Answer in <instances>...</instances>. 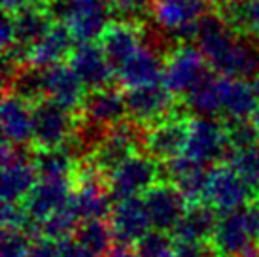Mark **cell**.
<instances>
[{"mask_svg": "<svg viewBox=\"0 0 259 257\" xmlns=\"http://www.w3.org/2000/svg\"><path fill=\"white\" fill-rule=\"evenodd\" d=\"M210 242L220 255L259 257V204L225 212Z\"/></svg>", "mask_w": 259, "mask_h": 257, "instance_id": "obj_1", "label": "cell"}, {"mask_svg": "<svg viewBox=\"0 0 259 257\" xmlns=\"http://www.w3.org/2000/svg\"><path fill=\"white\" fill-rule=\"evenodd\" d=\"M48 8L57 23L68 27L78 44L101 40L114 17L110 0H53Z\"/></svg>", "mask_w": 259, "mask_h": 257, "instance_id": "obj_2", "label": "cell"}, {"mask_svg": "<svg viewBox=\"0 0 259 257\" xmlns=\"http://www.w3.org/2000/svg\"><path fill=\"white\" fill-rule=\"evenodd\" d=\"M212 0H155L151 17L172 42L195 40L197 25L208 14Z\"/></svg>", "mask_w": 259, "mask_h": 257, "instance_id": "obj_3", "label": "cell"}, {"mask_svg": "<svg viewBox=\"0 0 259 257\" xmlns=\"http://www.w3.org/2000/svg\"><path fill=\"white\" fill-rule=\"evenodd\" d=\"M161 166L148 153H133L108 174V191L114 202L140 197L159 182Z\"/></svg>", "mask_w": 259, "mask_h": 257, "instance_id": "obj_4", "label": "cell"}, {"mask_svg": "<svg viewBox=\"0 0 259 257\" xmlns=\"http://www.w3.org/2000/svg\"><path fill=\"white\" fill-rule=\"evenodd\" d=\"M78 121L74 110L65 108L50 99H42L32 104V142L38 150H50L65 146Z\"/></svg>", "mask_w": 259, "mask_h": 257, "instance_id": "obj_5", "label": "cell"}, {"mask_svg": "<svg viewBox=\"0 0 259 257\" xmlns=\"http://www.w3.org/2000/svg\"><path fill=\"white\" fill-rule=\"evenodd\" d=\"M231 144L225 123L216 117H195L189 121V135L184 155L204 166H216L229 157Z\"/></svg>", "mask_w": 259, "mask_h": 257, "instance_id": "obj_6", "label": "cell"}, {"mask_svg": "<svg viewBox=\"0 0 259 257\" xmlns=\"http://www.w3.org/2000/svg\"><path fill=\"white\" fill-rule=\"evenodd\" d=\"M208 76V61L199 48L189 44H178L165 57L163 83L174 95L186 97L197 83Z\"/></svg>", "mask_w": 259, "mask_h": 257, "instance_id": "obj_7", "label": "cell"}, {"mask_svg": "<svg viewBox=\"0 0 259 257\" xmlns=\"http://www.w3.org/2000/svg\"><path fill=\"white\" fill-rule=\"evenodd\" d=\"M253 187L231 164H216L208 172L204 202L218 212H233L250 204Z\"/></svg>", "mask_w": 259, "mask_h": 257, "instance_id": "obj_8", "label": "cell"}, {"mask_svg": "<svg viewBox=\"0 0 259 257\" xmlns=\"http://www.w3.org/2000/svg\"><path fill=\"white\" fill-rule=\"evenodd\" d=\"M21 146L4 144L2 151V202L4 204H21L29 197L32 187L40 180L34 161Z\"/></svg>", "mask_w": 259, "mask_h": 257, "instance_id": "obj_9", "label": "cell"}, {"mask_svg": "<svg viewBox=\"0 0 259 257\" xmlns=\"http://www.w3.org/2000/svg\"><path fill=\"white\" fill-rule=\"evenodd\" d=\"M144 144V135L140 133L138 123L135 121H121L110 127L106 131V136L102 138L99 148L89 157V161L104 174H110L119 163H123L133 153H137L138 148Z\"/></svg>", "mask_w": 259, "mask_h": 257, "instance_id": "obj_10", "label": "cell"}, {"mask_svg": "<svg viewBox=\"0 0 259 257\" xmlns=\"http://www.w3.org/2000/svg\"><path fill=\"white\" fill-rule=\"evenodd\" d=\"M174 97L163 81L131 87L125 93L129 119L138 125H153L165 119L174 112Z\"/></svg>", "mask_w": 259, "mask_h": 257, "instance_id": "obj_11", "label": "cell"}, {"mask_svg": "<svg viewBox=\"0 0 259 257\" xmlns=\"http://www.w3.org/2000/svg\"><path fill=\"white\" fill-rule=\"evenodd\" d=\"M110 227L117 246H137L150 233V227H153L144 197H129L114 202L110 214Z\"/></svg>", "mask_w": 259, "mask_h": 257, "instance_id": "obj_12", "label": "cell"}, {"mask_svg": "<svg viewBox=\"0 0 259 257\" xmlns=\"http://www.w3.org/2000/svg\"><path fill=\"white\" fill-rule=\"evenodd\" d=\"M187 135H189V121L182 115H168L165 119L153 123L146 131L142 148L153 159L166 163L184 155Z\"/></svg>", "mask_w": 259, "mask_h": 257, "instance_id": "obj_13", "label": "cell"}, {"mask_svg": "<svg viewBox=\"0 0 259 257\" xmlns=\"http://www.w3.org/2000/svg\"><path fill=\"white\" fill-rule=\"evenodd\" d=\"M144 202L153 229L163 233H172L189 204L186 195L172 182H157L144 193Z\"/></svg>", "mask_w": 259, "mask_h": 257, "instance_id": "obj_14", "label": "cell"}, {"mask_svg": "<svg viewBox=\"0 0 259 257\" xmlns=\"http://www.w3.org/2000/svg\"><path fill=\"white\" fill-rule=\"evenodd\" d=\"M72 193V178H40L21 204L30 216V220L40 225L51 214L68 206Z\"/></svg>", "mask_w": 259, "mask_h": 257, "instance_id": "obj_15", "label": "cell"}, {"mask_svg": "<svg viewBox=\"0 0 259 257\" xmlns=\"http://www.w3.org/2000/svg\"><path fill=\"white\" fill-rule=\"evenodd\" d=\"M68 64L79 76L87 91L112 85L115 78V68L112 66L110 59L106 57L101 44H78L68 57Z\"/></svg>", "mask_w": 259, "mask_h": 257, "instance_id": "obj_16", "label": "cell"}, {"mask_svg": "<svg viewBox=\"0 0 259 257\" xmlns=\"http://www.w3.org/2000/svg\"><path fill=\"white\" fill-rule=\"evenodd\" d=\"M165 57L166 55L157 46L144 40L140 50L115 70V78L125 89L157 83L163 79Z\"/></svg>", "mask_w": 259, "mask_h": 257, "instance_id": "obj_17", "label": "cell"}, {"mask_svg": "<svg viewBox=\"0 0 259 257\" xmlns=\"http://www.w3.org/2000/svg\"><path fill=\"white\" fill-rule=\"evenodd\" d=\"M79 117L106 128L114 127L117 123H121L125 117H129L125 93L112 85L89 91L79 106Z\"/></svg>", "mask_w": 259, "mask_h": 257, "instance_id": "obj_18", "label": "cell"}, {"mask_svg": "<svg viewBox=\"0 0 259 257\" xmlns=\"http://www.w3.org/2000/svg\"><path fill=\"white\" fill-rule=\"evenodd\" d=\"M44 95L46 99L76 112L85 99V85L70 64L59 63L44 68Z\"/></svg>", "mask_w": 259, "mask_h": 257, "instance_id": "obj_19", "label": "cell"}, {"mask_svg": "<svg viewBox=\"0 0 259 257\" xmlns=\"http://www.w3.org/2000/svg\"><path fill=\"white\" fill-rule=\"evenodd\" d=\"M0 125L4 144L25 146L32 140V104L17 95L6 93L0 106Z\"/></svg>", "mask_w": 259, "mask_h": 257, "instance_id": "obj_20", "label": "cell"}, {"mask_svg": "<svg viewBox=\"0 0 259 257\" xmlns=\"http://www.w3.org/2000/svg\"><path fill=\"white\" fill-rule=\"evenodd\" d=\"M15 27V50H21L25 55H29L30 48H34L44 36L48 34L53 25L55 17L51 15L50 8L34 4L25 10H19L12 14Z\"/></svg>", "mask_w": 259, "mask_h": 257, "instance_id": "obj_21", "label": "cell"}, {"mask_svg": "<svg viewBox=\"0 0 259 257\" xmlns=\"http://www.w3.org/2000/svg\"><path fill=\"white\" fill-rule=\"evenodd\" d=\"M165 172L168 176V182H172L174 186L186 195L189 204L204 200V191H206L210 172L208 166L197 163L187 155H180L172 161H166Z\"/></svg>", "mask_w": 259, "mask_h": 257, "instance_id": "obj_22", "label": "cell"}, {"mask_svg": "<svg viewBox=\"0 0 259 257\" xmlns=\"http://www.w3.org/2000/svg\"><path fill=\"white\" fill-rule=\"evenodd\" d=\"M144 44V32L138 25L125 21H115L110 23V27L104 30V34L101 36V46L106 57L110 59V63L115 70L121 66L127 59H131L140 46Z\"/></svg>", "mask_w": 259, "mask_h": 257, "instance_id": "obj_23", "label": "cell"}, {"mask_svg": "<svg viewBox=\"0 0 259 257\" xmlns=\"http://www.w3.org/2000/svg\"><path fill=\"white\" fill-rule=\"evenodd\" d=\"M259 93L248 79L223 78L222 76V115L229 121L250 119L259 106Z\"/></svg>", "mask_w": 259, "mask_h": 257, "instance_id": "obj_24", "label": "cell"}, {"mask_svg": "<svg viewBox=\"0 0 259 257\" xmlns=\"http://www.w3.org/2000/svg\"><path fill=\"white\" fill-rule=\"evenodd\" d=\"M74 36L68 30L66 25L63 23H55L53 29L44 36L42 40L30 48L29 55H27V63L46 68V66H53V64L63 63L66 57H70L74 46Z\"/></svg>", "mask_w": 259, "mask_h": 257, "instance_id": "obj_25", "label": "cell"}, {"mask_svg": "<svg viewBox=\"0 0 259 257\" xmlns=\"http://www.w3.org/2000/svg\"><path fill=\"white\" fill-rule=\"evenodd\" d=\"M218 210L206 202L189 204L186 214L182 216L178 225L174 227V240H212L218 227Z\"/></svg>", "mask_w": 259, "mask_h": 257, "instance_id": "obj_26", "label": "cell"}, {"mask_svg": "<svg viewBox=\"0 0 259 257\" xmlns=\"http://www.w3.org/2000/svg\"><path fill=\"white\" fill-rule=\"evenodd\" d=\"M216 12L240 34L259 38V0H214Z\"/></svg>", "mask_w": 259, "mask_h": 257, "instance_id": "obj_27", "label": "cell"}, {"mask_svg": "<svg viewBox=\"0 0 259 257\" xmlns=\"http://www.w3.org/2000/svg\"><path fill=\"white\" fill-rule=\"evenodd\" d=\"M186 110L197 117H218L222 115V76L208 74L201 83L184 97Z\"/></svg>", "mask_w": 259, "mask_h": 257, "instance_id": "obj_28", "label": "cell"}, {"mask_svg": "<svg viewBox=\"0 0 259 257\" xmlns=\"http://www.w3.org/2000/svg\"><path fill=\"white\" fill-rule=\"evenodd\" d=\"M32 161L40 178H72L78 166V159L66 144L61 148L38 150Z\"/></svg>", "mask_w": 259, "mask_h": 257, "instance_id": "obj_29", "label": "cell"}, {"mask_svg": "<svg viewBox=\"0 0 259 257\" xmlns=\"http://www.w3.org/2000/svg\"><path fill=\"white\" fill-rule=\"evenodd\" d=\"M74 238L78 240L83 248L95 253L97 257H104L112 250L114 240V233L110 223L104 220H89V222H81L78 225V231Z\"/></svg>", "mask_w": 259, "mask_h": 257, "instance_id": "obj_30", "label": "cell"}, {"mask_svg": "<svg viewBox=\"0 0 259 257\" xmlns=\"http://www.w3.org/2000/svg\"><path fill=\"white\" fill-rule=\"evenodd\" d=\"M78 216L74 214V210L70 208V204L63 210H59L55 214H51L48 220H44L40 223V233L44 236H48L51 240H57V242H63L66 238L76 235L79 225Z\"/></svg>", "mask_w": 259, "mask_h": 257, "instance_id": "obj_31", "label": "cell"}, {"mask_svg": "<svg viewBox=\"0 0 259 257\" xmlns=\"http://www.w3.org/2000/svg\"><path fill=\"white\" fill-rule=\"evenodd\" d=\"M229 164L253 187L259 189V146L252 144L229 153Z\"/></svg>", "mask_w": 259, "mask_h": 257, "instance_id": "obj_32", "label": "cell"}, {"mask_svg": "<svg viewBox=\"0 0 259 257\" xmlns=\"http://www.w3.org/2000/svg\"><path fill=\"white\" fill-rule=\"evenodd\" d=\"M155 0H110L112 15L115 21L133 23V25H142L151 17Z\"/></svg>", "mask_w": 259, "mask_h": 257, "instance_id": "obj_33", "label": "cell"}, {"mask_svg": "<svg viewBox=\"0 0 259 257\" xmlns=\"http://www.w3.org/2000/svg\"><path fill=\"white\" fill-rule=\"evenodd\" d=\"M137 257H174V238L153 229L135 246Z\"/></svg>", "mask_w": 259, "mask_h": 257, "instance_id": "obj_34", "label": "cell"}, {"mask_svg": "<svg viewBox=\"0 0 259 257\" xmlns=\"http://www.w3.org/2000/svg\"><path fill=\"white\" fill-rule=\"evenodd\" d=\"M30 233L25 229L4 227L2 229V240H0V257H29Z\"/></svg>", "mask_w": 259, "mask_h": 257, "instance_id": "obj_35", "label": "cell"}, {"mask_svg": "<svg viewBox=\"0 0 259 257\" xmlns=\"http://www.w3.org/2000/svg\"><path fill=\"white\" fill-rule=\"evenodd\" d=\"M225 127H227V138H229L231 150L257 144V133H255L250 119H235V121L225 123Z\"/></svg>", "mask_w": 259, "mask_h": 257, "instance_id": "obj_36", "label": "cell"}, {"mask_svg": "<svg viewBox=\"0 0 259 257\" xmlns=\"http://www.w3.org/2000/svg\"><path fill=\"white\" fill-rule=\"evenodd\" d=\"M216 253L210 240H174V257H214Z\"/></svg>", "mask_w": 259, "mask_h": 257, "instance_id": "obj_37", "label": "cell"}, {"mask_svg": "<svg viewBox=\"0 0 259 257\" xmlns=\"http://www.w3.org/2000/svg\"><path fill=\"white\" fill-rule=\"evenodd\" d=\"M29 257H59V242L48 236L34 240L30 246Z\"/></svg>", "mask_w": 259, "mask_h": 257, "instance_id": "obj_38", "label": "cell"}, {"mask_svg": "<svg viewBox=\"0 0 259 257\" xmlns=\"http://www.w3.org/2000/svg\"><path fill=\"white\" fill-rule=\"evenodd\" d=\"M59 257H97L95 253L83 248L76 238H66L59 242Z\"/></svg>", "mask_w": 259, "mask_h": 257, "instance_id": "obj_39", "label": "cell"}, {"mask_svg": "<svg viewBox=\"0 0 259 257\" xmlns=\"http://www.w3.org/2000/svg\"><path fill=\"white\" fill-rule=\"evenodd\" d=\"M0 44H2V50L8 51L15 46V27H14V17L12 14L4 15V21H2V29H0Z\"/></svg>", "mask_w": 259, "mask_h": 257, "instance_id": "obj_40", "label": "cell"}, {"mask_svg": "<svg viewBox=\"0 0 259 257\" xmlns=\"http://www.w3.org/2000/svg\"><path fill=\"white\" fill-rule=\"evenodd\" d=\"M40 0H2V6H4V12L8 14H15L19 10H25L29 6H34Z\"/></svg>", "mask_w": 259, "mask_h": 257, "instance_id": "obj_41", "label": "cell"}, {"mask_svg": "<svg viewBox=\"0 0 259 257\" xmlns=\"http://www.w3.org/2000/svg\"><path fill=\"white\" fill-rule=\"evenodd\" d=\"M104 257H137V253L131 251V248H125V246H115Z\"/></svg>", "mask_w": 259, "mask_h": 257, "instance_id": "obj_42", "label": "cell"}, {"mask_svg": "<svg viewBox=\"0 0 259 257\" xmlns=\"http://www.w3.org/2000/svg\"><path fill=\"white\" fill-rule=\"evenodd\" d=\"M250 121H252L253 128H255V133H257V138H259V106L255 108V112L252 114V117H250Z\"/></svg>", "mask_w": 259, "mask_h": 257, "instance_id": "obj_43", "label": "cell"}, {"mask_svg": "<svg viewBox=\"0 0 259 257\" xmlns=\"http://www.w3.org/2000/svg\"><path fill=\"white\" fill-rule=\"evenodd\" d=\"M253 85H255V89H257V93H259V72H257V76H255V79H253Z\"/></svg>", "mask_w": 259, "mask_h": 257, "instance_id": "obj_44", "label": "cell"}, {"mask_svg": "<svg viewBox=\"0 0 259 257\" xmlns=\"http://www.w3.org/2000/svg\"><path fill=\"white\" fill-rule=\"evenodd\" d=\"M48 2H53V0H48Z\"/></svg>", "mask_w": 259, "mask_h": 257, "instance_id": "obj_45", "label": "cell"}, {"mask_svg": "<svg viewBox=\"0 0 259 257\" xmlns=\"http://www.w3.org/2000/svg\"><path fill=\"white\" fill-rule=\"evenodd\" d=\"M220 257H225V255H220Z\"/></svg>", "mask_w": 259, "mask_h": 257, "instance_id": "obj_46", "label": "cell"}, {"mask_svg": "<svg viewBox=\"0 0 259 257\" xmlns=\"http://www.w3.org/2000/svg\"><path fill=\"white\" fill-rule=\"evenodd\" d=\"M257 199H259V195H257Z\"/></svg>", "mask_w": 259, "mask_h": 257, "instance_id": "obj_47", "label": "cell"}]
</instances>
